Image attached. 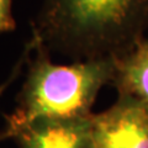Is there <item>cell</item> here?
Returning a JSON list of instances; mask_svg holds the SVG:
<instances>
[{
    "mask_svg": "<svg viewBox=\"0 0 148 148\" xmlns=\"http://www.w3.org/2000/svg\"><path fill=\"white\" fill-rule=\"evenodd\" d=\"M148 29V0H42L32 25L48 52L82 61L128 53Z\"/></svg>",
    "mask_w": 148,
    "mask_h": 148,
    "instance_id": "1",
    "label": "cell"
},
{
    "mask_svg": "<svg viewBox=\"0 0 148 148\" xmlns=\"http://www.w3.org/2000/svg\"><path fill=\"white\" fill-rule=\"evenodd\" d=\"M26 47V80L15 109L5 116L0 142L14 138L20 130L36 121L90 117L100 89L112 80L115 58L54 64L49 52L35 36Z\"/></svg>",
    "mask_w": 148,
    "mask_h": 148,
    "instance_id": "2",
    "label": "cell"
},
{
    "mask_svg": "<svg viewBox=\"0 0 148 148\" xmlns=\"http://www.w3.org/2000/svg\"><path fill=\"white\" fill-rule=\"evenodd\" d=\"M92 148H148V105L119 96L108 110L91 115Z\"/></svg>",
    "mask_w": 148,
    "mask_h": 148,
    "instance_id": "3",
    "label": "cell"
},
{
    "mask_svg": "<svg viewBox=\"0 0 148 148\" xmlns=\"http://www.w3.org/2000/svg\"><path fill=\"white\" fill-rule=\"evenodd\" d=\"M12 140L18 148H92L91 116L36 121L20 130Z\"/></svg>",
    "mask_w": 148,
    "mask_h": 148,
    "instance_id": "4",
    "label": "cell"
},
{
    "mask_svg": "<svg viewBox=\"0 0 148 148\" xmlns=\"http://www.w3.org/2000/svg\"><path fill=\"white\" fill-rule=\"evenodd\" d=\"M111 84L119 96L148 105V38H142L128 53L115 59Z\"/></svg>",
    "mask_w": 148,
    "mask_h": 148,
    "instance_id": "5",
    "label": "cell"
},
{
    "mask_svg": "<svg viewBox=\"0 0 148 148\" xmlns=\"http://www.w3.org/2000/svg\"><path fill=\"white\" fill-rule=\"evenodd\" d=\"M11 6L12 0H0V32H10L16 27Z\"/></svg>",
    "mask_w": 148,
    "mask_h": 148,
    "instance_id": "6",
    "label": "cell"
},
{
    "mask_svg": "<svg viewBox=\"0 0 148 148\" xmlns=\"http://www.w3.org/2000/svg\"><path fill=\"white\" fill-rule=\"evenodd\" d=\"M27 54H29V51H27V48L25 47V51H24V54L20 57V59H18V62L16 63V66L14 67V69H12V72H11V74L8 77V79L4 82V83H1L0 84V96H1L4 92H5L6 90H8V88L10 86L12 83H14V80L16 79V78L18 77V74H20V72H21V69H22V66H24V63H26V59H27Z\"/></svg>",
    "mask_w": 148,
    "mask_h": 148,
    "instance_id": "7",
    "label": "cell"
}]
</instances>
